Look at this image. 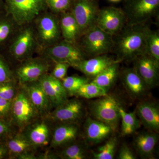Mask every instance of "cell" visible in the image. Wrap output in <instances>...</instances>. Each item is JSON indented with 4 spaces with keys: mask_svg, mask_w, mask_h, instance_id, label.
<instances>
[{
    "mask_svg": "<svg viewBox=\"0 0 159 159\" xmlns=\"http://www.w3.org/2000/svg\"><path fill=\"white\" fill-rule=\"evenodd\" d=\"M19 27L5 11L0 13V49L8 45Z\"/></svg>",
    "mask_w": 159,
    "mask_h": 159,
    "instance_id": "26",
    "label": "cell"
},
{
    "mask_svg": "<svg viewBox=\"0 0 159 159\" xmlns=\"http://www.w3.org/2000/svg\"><path fill=\"white\" fill-rule=\"evenodd\" d=\"M126 23V16L122 9L114 7L99 9L97 26L106 33L112 36L118 34Z\"/></svg>",
    "mask_w": 159,
    "mask_h": 159,
    "instance_id": "14",
    "label": "cell"
},
{
    "mask_svg": "<svg viewBox=\"0 0 159 159\" xmlns=\"http://www.w3.org/2000/svg\"><path fill=\"white\" fill-rule=\"evenodd\" d=\"M159 0H127L125 10L128 25H143L159 8Z\"/></svg>",
    "mask_w": 159,
    "mask_h": 159,
    "instance_id": "11",
    "label": "cell"
},
{
    "mask_svg": "<svg viewBox=\"0 0 159 159\" xmlns=\"http://www.w3.org/2000/svg\"><path fill=\"white\" fill-rule=\"evenodd\" d=\"M20 85L25 90L39 116H47L53 107L39 81L38 80Z\"/></svg>",
    "mask_w": 159,
    "mask_h": 159,
    "instance_id": "17",
    "label": "cell"
},
{
    "mask_svg": "<svg viewBox=\"0 0 159 159\" xmlns=\"http://www.w3.org/2000/svg\"><path fill=\"white\" fill-rule=\"evenodd\" d=\"M9 158L8 150L3 140H0V159Z\"/></svg>",
    "mask_w": 159,
    "mask_h": 159,
    "instance_id": "42",
    "label": "cell"
},
{
    "mask_svg": "<svg viewBox=\"0 0 159 159\" xmlns=\"http://www.w3.org/2000/svg\"><path fill=\"white\" fill-rule=\"evenodd\" d=\"M120 61L113 59L105 55L84 59L74 68L82 72L88 78H94L111 65Z\"/></svg>",
    "mask_w": 159,
    "mask_h": 159,
    "instance_id": "22",
    "label": "cell"
},
{
    "mask_svg": "<svg viewBox=\"0 0 159 159\" xmlns=\"http://www.w3.org/2000/svg\"><path fill=\"white\" fill-rule=\"evenodd\" d=\"M38 81L48 97L53 108L66 102L68 99L67 93L63 86L61 81L47 73Z\"/></svg>",
    "mask_w": 159,
    "mask_h": 159,
    "instance_id": "18",
    "label": "cell"
},
{
    "mask_svg": "<svg viewBox=\"0 0 159 159\" xmlns=\"http://www.w3.org/2000/svg\"><path fill=\"white\" fill-rule=\"evenodd\" d=\"M8 46L11 57L20 62L33 57L39 46L32 23L20 26Z\"/></svg>",
    "mask_w": 159,
    "mask_h": 159,
    "instance_id": "2",
    "label": "cell"
},
{
    "mask_svg": "<svg viewBox=\"0 0 159 159\" xmlns=\"http://www.w3.org/2000/svg\"><path fill=\"white\" fill-rule=\"evenodd\" d=\"M141 123L148 130L157 133L159 130V107L157 103L151 101H142L136 108Z\"/></svg>",
    "mask_w": 159,
    "mask_h": 159,
    "instance_id": "19",
    "label": "cell"
},
{
    "mask_svg": "<svg viewBox=\"0 0 159 159\" xmlns=\"http://www.w3.org/2000/svg\"><path fill=\"white\" fill-rule=\"evenodd\" d=\"M52 123L46 117H40L24 129L22 132L31 145L37 149L49 146Z\"/></svg>",
    "mask_w": 159,
    "mask_h": 159,
    "instance_id": "13",
    "label": "cell"
},
{
    "mask_svg": "<svg viewBox=\"0 0 159 159\" xmlns=\"http://www.w3.org/2000/svg\"><path fill=\"white\" fill-rule=\"evenodd\" d=\"M4 9L19 26L31 24L48 8L45 0H4Z\"/></svg>",
    "mask_w": 159,
    "mask_h": 159,
    "instance_id": "3",
    "label": "cell"
},
{
    "mask_svg": "<svg viewBox=\"0 0 159 159\" xmlns=\"http://www.w3.org/2000/svg\"><path fill=\"white\" fill-rule=\"evenodd\" d=\"M146 53L159 62V33L150 29L146 37Z\"/></svg>",
    "mask_w": 159,
    "mask_h": 159,
    "instance_id": "33",
    "label": "cell"
},
{
    "mask_svg": "<svg viewBox=\"0 0 159 159\" xmlns=\"http://www.w3.org/2000/svg\"><path fill=\"white\" fill-rule=\"evenodd\" d=\"M108 95L107 91L94 83L88 82L81 86L74 96L86 99L98 98Z\"/></svg>",
    "mask_w": 159,
    "mask_h": 159,
    "instance_id": "30",
    "label": "cell"
},
{
    "mask_svg": "<svg viewBox=\"0 0 159 159\" xmlns=\"http://www.w3.org/2000/svg\"><path fill=\"white\" fill-rule=\"evenodd\" d=\"M117 139L112 137L107 140L104 145L98 148L97 152H92L95 159H113L116 150Z\"/></svg>",
    "mask_w": 159,
    "mask_h": 159,
    "instance_id": "31",
    "label": "cell"
},
{
    "mask_svg": "<svg viewBox=\"0 0 159 159\" xmlns=\"http://www.w3.org/2000/svg\"><path fill=\"white\" fill-rule=\"evenodd\" d=\"M39 51L60 41L61 37L59 18L52 12H43L32 22Z\"/></svg>",
    "mask_w": 159,
    "mask_h": 159,
    "instance_id": "5",
    "label": "cell"
},
{
    "mask_svg": "<svg viewBox=\"0 0 159 159\" xmlns=\"http://www.w3.org/2000/svg\"><path fill=\"white\" fill-rule=\"evenodd\" d=\"M74 0H45L47 7L54 14H61L70 9Z\"/></svg>",
    "mask_w": 159,
    "mask_h": 159,
    "instance_id": "35",
    "label": "cell"
},
{
    "mask_svg": "<svg viewBox=\"0 0 159 159\" xmlns=\"http://www.w3.org/2000/svg\"><path fill=\"white\" fill-rule=\"evenodd\" d=\"M37 159H48L59 158L57 153H54L51 152H47L45 153L38 154L37 156Z\"/></svg>",
    "mask_w": 159,
    "mask_h": 159,
    "instance_id": "41",
    "label": "cell"
},
{
    "mask_svg": "<svg viewBox=\"0 0 159 159\" xmlns=\"http://www.w3.org/2000/svg\"><path fill=\"white\" fill-rule=\"evenodd\" d=\"M55 65L51 74L52 77L61 81L67 76L68 70L70 66L65 63H54Z\"/></svg>",
    "mask_w": 159,
    "mask_h": 159,
    "instance_id": "37",
    "label": "cell"
},
{
    "mask_svg": "<svg viewBox=\"0 0 159 159\" xmlns=\"http://www.w3.org/2000/svg\"><path fill=\"white\" fill-rule=\"evenodd\" d=\"M59 153H57L60 158L63 159H84L87 158V152L84 147L77 142L64 146Z\"/></svg>",
    "mask_w": 159,
    "mask_h": 159,
    "instance_id": "29",
    "label": "cell"
},
{
    "mask_svg": "<svg viewBox=\"0 0 159 159\" xmlns=\"http://www.w3.org/2000/svg\"><path fill=\"white\" fill-rule=\"evenodd\" d=\"M134 61V68L148 88H153L157 86L159 82V62L147 53L137 57Z\"/></svg>",
    "mask_w": 159,
    "mask_h": 159,
    "instance_id": "15",
    "label": "cell"
},
{
    "mask_svg": "<svg viewBox=\"0 0 159 159\" xmlns=\"http://www.w3.org/2000/svg\"><path fill=\"white\" fill-rule=\"evenodd\" d=\"M122 79L125 89L133 98L141 99L146 96L149 88L134 68L124 70Z\"/></svg>",
    "mask_w": 159,
    "mask_h": 159,
    "instance_id": "23",
    "label": "cell"
},
{
    "mask_svg": "<svg viewBox=\"0 0 159 159\" xmlns=\"http://www.w3.org/2000/svg\"><path fill=\"white\" fill-rule=\"evenodd\" d=\"M61 82L68 96H74L81 86L89 82V78L77 75L66 76Z\"/></svg>",
    "mask_w": 159,
    "mask_h": 159,
    "instance_id": "32",
    "label": "cell"
},
{
    "mask_svg": "<svg viewBox=\"0 0 159 159\" xmlns=\"http://www.w3.org/2000/svg\"><path fill=\"white\" fill-rule=\"evenodd\" d=\"M119 112L120 119L122 120L121 135L125 136L134 133L140 128L141 123L136 110L131 112H127L120 106Z\"/></svg>",
    "mask_w": 159,
    "mask_h": 159,
    "instance_id": "27",
    "label": "cell"
},
{
    "mask_svg": "<svg viewBox=\"0 0 159 159\" xmlns=\"http://www.w3.org/2000/svg\"><path fill=\"white\" fill-rule=\"evenodd\" d=\"M13 80H16L14 72L11 70L5 58L0 54V83Z\"/></svg>",
    "mask_w": 159,
    "mask_h": 159,
    "instance_id": "36",
    "label": "cell"
},
{
    "mask_svg": "<svg viewBox=\"0 0 159 159\" xmlns=\"http://www.w3.org/2000/svg\"><path fill=\"white\" fill-rule=\"evenodd\" d=\"M39 117L25 90L19 84L17 94L11 101L9 123L19 131H22Z\"/></svg>",
    "mask_w": 159,
    "mask_h": 159,
    "instance_id": "4",
    "label": "cell"
},
{
    "mask_svg": "<svg viewBox=\"0 0 159 159\" xmlns=\"http://www.w3.org/2000/svg\"><path fill=\"white\" fill-rule=\"evenodd\" d=\"M157 133L148 130L138 134L134 143L139 155L144 159H153L154 152L158 141Z\"/></svg>",
    "mask_w": 159,
    "mask_h": 159,
    "instance_id": "24",
    "label": "cell"
},
{
    "mask_svg": "<svg viewBox=\"0 0 159 159\" xmlns=\"http://www.w3.org/2000/svg\"><path fill=\"white\" fill-rule=\"evenodd\" d=\"M14 127L9 122L0 119V140H4L14 133Z\"/></svg>",
    "mask_w": 159,
    "mask_h": 159,
    "instance_id": "39",
    "label": "cell"
},
{
    "mask_svg": "<svg viewBox=\"0 0 159 159\" xmlns=\"http://www.w3.org/2000/svg\"><path fill=\"white\" fill-rule=\"evenodd\" d=\"M11 105V101L0 97V119L9 123Z\"/></svg>",
    "mask_w": 159,
    "mask_h": 159,
    "instance_id": "38",
    "label": "cell"
},
{
    "mask_svg": "<svg viewBox=\"0 0 159 159\" xmlns=\"http://www.w3.org/2000/svg\"><path fill=\"white\" fill-rule=\"evenodd\" d=\"M59 18V26L61 37L64 40L77 43V40L81 37L78 24L71 11L61 13Z\"/></svg>",
    "mask_w": 159,
    "mask_h": 159,
    "instance_id": "25",
    "label": "cell"
},
{
    "mask_svg": "<svg viewBox=\"0 0 159 159\" xmlns=\"http://www.w3.org/2000/svg\"><path fill=\"white\" fill-rule=\"evenodd\" d=\"M84 108L79 99H68L66 102L54 108L45 117L52 124L78 122L82 119Z\"/></svg>",
    "mask_w": 159,
    "mask_h": 159,
    "instance_id": "12",
    "label": "cell"
},
{
    "mask_svg": "<svg viewBox=\"0 0 159 159\" xmlns=\"http://www.w3.org/2000/svg\"><path fill=\"white\" fill-rule=\"evenodd\" d=\"M19 84L16 80L0 83V97L12 101L18 91Z\"/></svg>",
    "mask_w": 159,
    "mask_h": 159,
    "instance_id": "34",
    "label": "cell"
},
{
    "mask_svg": "<svg viewBox=\"0 0 159 159\" xmlns=\"http://www.w3.org/2000/svg\"><path fill=\"white\" fill-rule=\"evenodd\" d=\"M55 125L52 128L50 148H61L76 141L80 131L78 123H60Z\"/></svg>",
    "mask_w": 159,
    "mask_h": 159,
    "instance_id": "16",
    "label": "cell"
},
{
    "mask_svg": "<svg viewBox=\"0 0 159 159\" xmlns=\"http://www.w3.org/2000/svg\"><path fill=\"white\" fill-rule=\"evenodd\" d=\"M128 26L116 43V51L120 61H134L146 53V37L149 29L144 24Z\"/></svg>",
    "mask_w": 159,
    "mask_h": 159,
    "instance_id": "1",
    "label": "cell"
},
{
    "mask_svg": "<svg viewBox=\"0 0 159 159\" xmlns=\"http://www.w3.org/2000/svg\"><path fill=\"white\" fill-rule=\"evenodd\" d=\"M119 62L117 61L111 65L93 78L91 82L107 91L116 79L119 74Z\"/></svg>",
    "mask_w": 159,
    "mask_h": 159,
    "instance_id": "28",
    "label": "cell"
},
{
    "mask_svg": "<svg viewBox=\"0 0 159 159\" xmlns=\"http://www.w3.org/2000/svg\"><path fill=\"white\" fill-rule=\"evenodd\" d=\"M118 158L119 159H135L136 158L132 150L127 145H122L120 148Z\"/></svg>",
    "mask_w": 159,
    "mask_h": 159,
    "instance_id": "40",
    "label": "cell"
},
{
    "mask_svg": "<svg viewBox=\"0 0 159 159\" xmlns=\"http://www.w3.org/2000/svg\"><path fill=\"white\" fill-rule=\"evenodd\" d=\"M50 62L41 56L23 61L14 72L16 79L20 84L38 81L43 75L48 73Z\"/></svg>",
    "mask_w": 159,
    "mask_h": 159,
    "instance_id": "10",
    "label": "cell"
},
{
    "mask_svg": "<svg viewBox=\"0 0 159 159\" xmlns=\"http://www.w3.org/2000/svg\"><path fill=\"white\" fill-rule=\"evenodd\" d=\"M41 56L50 61L68 64L75 68L85 59V54L77 44L60 41L53 45L40 50Z\"/></svg>",
    "mask_w": 159,
    "mask_h": 159,
    "instance_id": "6",
    "label": "cell"
},
{
    "mask_svg": "<svg viewBox=\"0 0 159 159\" xmlns=\"http://www.w3.org/2000/svg\"><path fill=\"white\" fill-rule=\"evenodd\" d=\"M70 8L81 36L97 26L99 10L97 0H74Z\"/></svg>",
    "mask_w": 159,
    "mask_h": 159,
    "instance_id": "9",
    "label": "cell"
},
{
    "mask_svg": "<svg viewBox=\"0 0 159 159\" xmlns=\"http://www.w3.org/2000/svg\"><path fill=\"white\" fill-rule=\"evenodd\" d=\"M82 36L80 48L84 54L92 57L104 55L114 46L112 35L106 33L97 26Z\"/></svg>",
    "mask_w": 159,
    "mask_h": 159,
    "instance_id": "8",
    "label": "cell"
},
{
    "mask_svg": "<svg viewBox=\"0 0 159 159\" xmlns=\"http://www.w3.org/2000/svg\"><path fill=\"white\" fill-rule=\"evenodd\" d=\"M2 0H0V13H2V12H1V9H2Z\"/></svg>",
    "mask_w": 159,
    "mask_h": 159,
    "instance_id": "44",
    "label": "cell"
},
{
    "mask_svg": "<svg viewBox=\"0 0 159 159\" xmlns=\"http://www.w3.org/2000/svg\"><path fill=\"white\" fill-rule=\"evenodd\" d=\"M114 132L109 125L99 120L88 117L84 124V137L87 142L98 144L104 141Z\"/></svg>",
    "mask_w": 159,
    "mask_h": 159,
    "instance_id": "21",
    "label": "cell"
},
{
    "mask_svg": "<svg viewBox=\"0 0 159 159\" xmlns=\"http://www.w3.org/2000/svg\"><path fill=\"white\" fill-rule=\"evenodd\" d=\"M108 1L112 2H120L121 0H108Z\"/></svg>",
    "mask_w": 159,
    "mask_h": 159,
    "instance_id": "43",
    "label": "cell"
},
{
    "mask_svg": "<svg viewBox=\"0 0 159 159\" xmlns=\"http://www.w3.org/2000/svg\"><path fill=\"white\" fill-rule=\"evenodd\" d=\"M3 141L8 150L9 159H19L22 156L36 150L21 131L15 132Z\"/></svg>",
    "mask_w": 159,
    "mask_h": 159,
    "instance_id": "20",
    "label": "cell"
},
{
    "mask_svg": "<svg viewBox=\"0 0 159 159\" xmlns=\"http://www.w3.org/2000/svg\"><path fill=\"white\" fill-rule=\"evenodd\" d=\"M120 106L114 97L107 95L92 101L90 111L94 119L109 125L115 131L120 119Z\"/></svg>",
    "mask_w": 159,
    "mask_h": 159,
    "instance_id": "7",
    "label": "cell"
}]
</instances>
